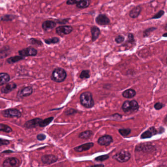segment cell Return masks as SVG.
<instances>
[{"mask_svg":"<svg viewBox=\"0 0 167 167\" xmlns=\"http://www.w3.org/2000/svg\"><path fill=\"white\" fill-rule=\"evenodd\" d=\"M80 100L81 105L87 109L92 108L95 104L92 94L89 91L81 93L80 95Z\"/></svg>","mask_w":167,"mask_h":167,"instance_id":"1","label":"cell"},{"mask_svg":"<svg viewBox=\"0 0 167 167\" xmlns=\"http://www.w3.org/2000/svg\"><path fill=\"white\" fill-rule=\"evenodd\" d=\"M67 77V72L63 68L58 67L54 70L52 72L51 79L56 82H63Z\"/></svg>","mask_w":167,"mask_h":167,"instance_id":"2","label":"cell"},{"mask_svg":"<svg viewBox=\"0 0 167 167\" xmlns=\"http://www.w3.org/2000/svg\"><path fill=\"white\" fill-rule=\"evenodd\" d=\"M139 108L138 104L135 100L125 101L122 106V109L125 113L137 111Z\"/></svg>","mask_w":167,"mask_h":167,"instance_id":"3","label":"cell"},{"mask_svg":"<svg viewBox=\"0 0 167 167\" xmlns=\"http://www.w3.org/2000/svg\"><path fill=\"white\" fill-rule=\"evenodd\" d=\"M113 158L119 162H126L130 160L131 158V154L128 151H121L114 155Z\"/></svg>","mask_w":167,"mask_h":167,"instance_id":"4","label":"cell"},{"mask_svg":"<svg viewBox=\"0 0 167 167\" xmlns=\"http://www.w3.org/2000/svg\"><path fill=\"white\" fill-rule=\"evenodd\" d=\"M37 50L32 47L25 48L18 51L19 56L24 57L27 56H35L37 54Z\"/></svg>","mask_w":167,"mask_h":167,"instance_id":"5","label":"cell"},{"mask_svg":"<svg viewBox=\"0 0 167 167\" xmlns=\"http://www.w3.org/2000/svg\"><path fill=\"white\" fill-rule=\"evenodd\" d=\"M2 114L6 118H20L22 116V113L19 110L16 109H9L3 110Z\"/></svg>","mask_w":167,"mask_h":167,"instance_id":"6","label":"cell"},{"mask_svg":"<svg viewBox=\"0 0 167 167\" xmlns=\"http://www.w3.org/2000/svg\"><path fill=\"white\" fill-rule=\"evenodd\" d=\"M73 28L71 26H59L56 29V33L60 36H63L65 35H69L73 32Z\"/></svg>","mask_w":167,"mask_h":167,"instance_id":"7","label":"cell"},{"mask_svg":"<svg viewBox=\"0 0 167 167\" xmlns=\"http://www.w3.org/2000/svg\"><path fill=\"white\" fill-rule=\"evenodd\" d=\"M33 93V88L32 86H26L22 89L18 91L17 94V98L18 99H21L23 98L30 96Z\"/></svg>","mask_w":167,"mask_h":167,"instance_id":"8","label":"cell"},{"mask_svg":"<svg viewBox=\"0 0 167 167\" xmlns=\"http://www.w3.org/2000/svg\"><path fill=\"white\" fill-rule=\"evenodd\" d=\"M20 162L18 159L15 157L8 158L4 161L3 167H19Z\"/></svg>","mask_w":167,"mask_h":167,"instance_id":"9","label":"cell"},{"mask_svg":"<svg viewBox=\"0 0 167 167\" xmlns=\"http://www.w3.org/2000/svg\"><path fill=\"white\" fill-rule=\"evenodd\" d=\"M95 22L99 26H106L110 24V20L106 15L100 14L95 18Z\"/></svg>","mask_w":167,"mask_h":167,"instance_id":"10","label":"cell"},{"mask_svg":"<svg viewBox=\"0 0 167 167\" xmlns=\"http://www.w3.org/2000/svg\"><path fill=\"white\" fill-rule=\"evenodd\" d=\"M43 120L39 118H36L35 119H32L27 120L24 124V127L27 129L35 128L37 126H39Z\"/></svg>","mask_w":167,"mask_h":167,"instance_id":"11","label":"cell"},{"mask_svg":"<svg viewBox=\"0 0 167 167\" xmlns=\"http://www.w3.org/2000/svg\"><path fill=\"white\" fill-rule=\"evenodd\" d=\"M17 85L15 83L12 82L8 83L5 86H3L1 88V93L4 94H7L12 92V91L16 89Z\"/></svg>","mask_w":167,"mask_h":167,"instance_id":"12","label":"cell"},{"mask_svg":"<svg viewBox=\"0 0 167 167\" xmlns=\"http://www.w3.org/2000/svg\"><path fill=\"white\" fill-rule=\"evenodd\" d=\"M58 158L56 155L46 154L41 157V161L45 164H51L57 161Z\"/></svg>","mask_w":167,"mask_h":167,"instance_id":"13","label":"cell"},{"mask_svg":"<svg viewBox=\"0 0 167 167\" xmlns=\"http://www.w3.org/2000/svg\"><path fill=\"white\" fill-rule=\"evenodd\" d=\"M113 142L111 136L106 135L100 137L98 140V143L99 145L103 146H109Z\"/></svg>","mask_w":167,"mask_h":167,"instance_id":"14","label":"cell"},{"mask_svg":"<svg viewBox=\"0 0 167 167\" xmlns=\"http://www.w3.org/2000/svg\"><path fill=\"white\" fill-rule=\"evenodd\" d=\"M159 133L156 129L154 127H151L149 128L147 131L142 134L141 136V138L142 139H144L146 138H149L152 137L153 136Z\"/></svg>","mask_w":167,"mask_h":167,"instance_id":"15","label":"cell"},{"mask_svg":"<svg viewBox=\"0 0 167 167\" xmlns=\"http://www.w3.org/2000/svg\"><path fill=\"white\" fill-rule=\"evenodd\" d=\"M56 25V23L54 21L46 20L42 24V27L45 32H49L54 29Z\"/></svg>","mask_w":167,"mask_h":167,"instance_id":"16","label":"cell"},{"mask_svg":"<svg viewBox=\"0 0 167 167\" xmlns=\"http://www.w3.org/2000/svg\"><path fill=\"white\" fill-rule=\"evenodd\" d=\"M94 146L93 143H87L85 144H81L74 148V150L77 152H82L85 151H87L90 149Z\"/></svg>","mask_w":167,"mask_h":167,"instance_id":"17","label":"cell"},{"mask_svg":"<svg viewBox=\"0 0 167 167\" xmlns=\"http://www.w3.org/2000/svg\"><path fill=\"white\" fill-rule=\"evenodd\" d=\"M90 31L92 35V41L94 42L99 37L101 34V30L98 27L93 26L91 27Z\"/></svg>","mask_w":167,"mask_h":167,"instance_id":"18","label":"cell"},{"mask_svg":"<svg viewBox=\"0 0 167 167\" xmlns=\"http://www.w3.org/2000/svg\"><path fill=\"white\" fill-rule=\"evenodd\" d=\"M11 80L9 74L6 73H1L0 74V86H2L8 84Z\"/></svg>","mask_w":167,"mask_h":167,"instance_id":"19","label":"cell"},{"mask_svg":"<svg viewBox=\"0 0 167 167\" xmlns=\"http://www.w3.org/2000/svg\"><path fill=\"white\" fill-rule=\"evenodd\" d=\"M11 49L8 46H5L1 49L0 51V58H5L7 57L11 53Z\"/></svg>","mask_w":167,"mask_h":167,"instance_id":"20","label":"cell"},{"mask_svg":"<svg viewBox=\"0 0 167 167\" xmlns=\"http://www.w3.org/2000/svg\"><path fill=\"white\" fill-rule=\"evenodd\" d=\"M142 8L141 6H136L133 8L130 12V16L132 18H136L139 16L142 11Z\"/></svg>","mask_w":167,"mask_h":167,"instance_id":"21","label":"cell"},{"mask_svg":"<svg viewBox=\"0 0 167 167\" xmlns=\"http://www.w3.org/2000/svg\"><path fill=\"white\" fill-rule=\"evenodd\" d=\"M136 95V92L134 89H129L125 90L122 93L123 96L125 98L127 99H131L135 96Z\"/></svg>","mask_w":167,"mask_h":167,"instance_id":"22","label":"cell"},{"mask_svg":"<svg viewBox=\"0 0 167 167\" xmlns=\"http://www.w3.org/2000/svg\"><path fill=\"white\" fill-rule=\"evenodd\" d=\"M90 5V1L88 0H81L78 1L75 6L80 9H84L87 8Z\"/></svg>","mask_w":167,"mask_h":167,"instance_id":"23","label":"cell"},{"mask_svg":"<svg viewBox=\"0 0 167 167\" xmlns=\"http://www.w3.org/2000/svg\"><path fill=\"white\" fill-rule=\"evenodd\" d=\"M25 57H23L21 56H11L8 58L6 60V62L8 63L9 64H12L21 61V60L24 59Z\"/></svg>","mask_w":167,"mask_h":167,"instance_id":"24","label":"cell"},{"mask_svg":"<svg viewBox=\"0 0 167 167\" xmlns=\"http://www.w3.org/2000/svg\"><path fill=\"white\" fill-rule=\"evenodd\" d=\"M93 135V132L92 131L88 130L86 131L81 132L78 135V137L82 139H88L90 138Z\"/></svg>","mask_w":167,"mask_h":167,"instance_id":"25","label":"cell"},{"mask_svg":"<svg viewBox=\"0 0 167 167\" xmlns=\"http://www.w3.org/2000/svg\"><path fill=\"white\" fill-rule=\"evenodd\" d=\"M44 41L46 44L48 45L57 44L60 42V39L57 37H53L48 39H44Z\"/></svg>","mask_w":167,"mask_h":167,"instance_id":"26","label":"cell"},{"mask_svg":"<svg viewBox=\"0 0 167 167\" xmlns=\"http://www.w3.org/2000/svg\"><path fill=\"white\" fill-rule=\"evenodd\" d=\"M27 42L29 44H32L33 45L36 46H39L41 47L43 46V43L40 40L35 38H29L27 40Z\"/></svg>","mask_w":167,"mask_h":167,"instance_id":"27","label":"cell"},{"mask_svg":"<svg viewBox=\"0 0 167 167\" xmlns=\"http://www.w3.org/2000/svg\"><path fill=\"white\" fill-rule=\"evenodd\" d=\"M16 15L6 14L1 17V21L3 22L12 21L16 19Z\"/></svg>","mask_w":167,"mask_h":167,"instance_id":"28","label":"cell"},{"mask_svg":"<svg viewBox=\"0 0 167 167\" xmlns=\"http://www.w3.org/2000/svg\"><path fill=\"white\" fill-rule=\"evenodd\" d=\"M80 78L82 80L84 79H88L90 78V71L88 70H84L81 71L80 75Z\"/></svg>","mask_w":167,"mask_h":167,"instance_id":"29","label":"cell"},{"mask_svg":"<svg viewBox=\"0 0 167 167\" xmlns=\"http://www.w3.org/2000/svg\"><path fill=\"white\" fill-rule=\"evenodd\" d=\"M53 120H54L53 117L46 118L41 122L40 124L39 125V127H41V128H44V127H46L53 121Z\"/></svg>","mask_w":167,"mask_h":167,"instance_id":"30","label":"cell"},{"mask_svg":"<svg viewBox=\"0 0 167 167\" xmlns=\"http://www.w3.org/2000/svg\"><path fill=\"white\" fill-rule=\"evenodd\" d=\"M142 146L140 145L139 147H137V148L136 149V151H142V149H146L145 151L146 152H147L148 151H151L152 149H154V147L151 146V145H149V144H142Z\"/></svg>","mask_w":167,"mask_h":167,"instance_id":"31","label":"cell"},{"mask_svg":"<svg viewBox=\"0 0 167 167\" xmlns=\"http://www.w3.org/2000/svg\"><path fill=\"white\" fill-rule=\"evenodd\" d=\"M0 131L6 133H11L12 131V128L7 125L1 123L0 125Z\"/></svg>","mask_w":167,"mask_h":167,"instance_id":"32","label":"cell"},{"mask_svg":"<svg viewBox=\"0 0 167 167\" xmlns=\"http://www.w3.org/2000/svg\"><path fill=\"white\" fill-rule=\"evenodd\" d=\"M119 132L120 135H122L123 137H126L129 135L131 132V130L130 128H125V129H120L119 130Z\"/></svg>","mask_w":167,"mask_h":167,"instance_id":"33","label":"cell"},{"mask_svg":"<svg viewBox=\"0 0 167 167\" xmlns=\"http://www.w3.org/2000/svg\"><path fill=\"white\" fill-rule=\"evenodd\" d=\"M109 158V155L105 154V155H101L95 158V161H98V162H102V161H105L106 160H107Z\"/></svg>","mask_w":167,"mask_h":167,"instance_id":"34","label":"cell"},{"mask_svg":"<svg viewBox=\"0 0 167 167\" xmlns=\"http://www.w3.org/2000/svg\"><path fill=\"white\" fill-rule=\"evenodd\" d=\"M70 20V18H65L62 19H56L54 21L56 22V24L60 25H65L68 23Z\"/></svg>","mask_w":167,"mask_h":167,"instance_id":"35","label":"cell"},{"mask_svg":"<svg viewBox=\"0 0 167 167\" xmlns=\"http://www.w3.org/2000/svg\"><path fill=\"white\" fill-rule=\"evenodd\" d=\"M77 112H78V111L75 109H69L64 112V113L67 116H70V115L75 114Z\"/></svg>","mask_w":167,"mask_h":167,"instance_id":"36","label":"cell"},{"mask_svg":"<svg viewBox=\"0 0 167 167\" xmlns=\"http://www.w3.org/2000/svg\"><path fill=\"white\" fill-rule=\"evenodd\" d=\"M156 29V28L154 27H150V28L147 29L144 32V33H143L144 37H147L149 36L151 32H154V30H155Z\"/></svg>","mask_w":167,"mask_h":167,"instance_id":"37","label":"cell"},{"mask_svg":"<svg viewBox=\"0 0 167 167\" xmlns=\"http://www.w3.org/2000/svg\"><path fill=\"white\" fill-rule=\"evenodd\" d=\"M124 40H125V37H124L123 36H122V35H118V36L115 38V42H116L117 44L122 43L123 42Z\"/></svg>","mask_w":167,"mask_h":167,"instance_id":"38","label":"cell"},{"mask_svg":"<svg viewBox=\"0 0 167 167\" xmlns=\"http://www.w3.org/2000/svg\"><path fill=\"white\" fill-rule=\"evenodd\" d=\"M164 14V11H160L159 12H157L156 14L154 15V16L152 17V19H159V18H161V17Z\"/></svg>","mask_w":167,"mask_h":167,"instance_id":"39","label":"cell"},{"mask_svg":"<svg viewBox=\"0 0 167 167\" xmlns=\"http://www.w3.org/2000/svg\"><path fill=\"white\" fill-rule=\"evenodd\" d=\"M164 105L162 103L157 102L154 104V107L156 110H160V109H162L163 107H164Z\"/></svg>","mask_w":167,"mask_h":167,"instance_id":"40","label":"cell"},{"mask_svg":"<svg viewBox=\"0 0 167 167\" xmlns=\"http://www.w3.org/2000/svg\"><path fill=\"white\" fill-rule=\"evenodd\" d=\"M36 138L39 141H43L46 138V136L44 134H39L37 136Z\"/></svg>","mask_w":167,"mask_h":167,"instance_id":"41","label":"cell"},{"mask_svg":"<svg viewBox=\"0 0 167 167\" xmlns=\"http://www.w3.org/2000/svg\"><path fill=\"white\" fill-rule=\"evenodd\" d=\"M78 2V1L77 0H68L67 1L66 4L68 5H76Z\"/></svg>","mask_w":167,"mask_h":167,"instance_id":"42","label":"cell"},{"mask_svg":"<svg viewBox=\"0 0 167 167\" xmlns=\"http://www.w3.org/2000/svg\"><path fill=\"white\" fill-rule=\"evenodd\" d=\"M10 142L8 140H4L3 139H1V142H0V144L1 146H3V145H8L9 144Z\"/></svg>","mask_w":167,"mask_h":167,"instance_id":"43","label":"cell"},{"mask_svg":"<svg viewBox=\"0 0 167 167\" xmlns=\"http://www.w3.org/2000/svg\"><path fill=\"white\" fill-rule=\"evenodd\" d=\"M134 41V35L132 33H129L128 35V42L132 43Z\"/></svg>","mask_w":167,"mask_h":167,"instance_id":"44","label":"cell"},{"mask_svg":"<svg viewBox=\"0 0 167 167\" xmlns=\"http://www.w3.org/2000/svg\"><path fill=\"white\" fill-rule=\"evenodd\" d=\"M87 167H104L103 164H99V165H95L90 166Z\"/></svg>","mask_w":167,"mask_h":167,"instance_id":"45","label":"cell"},{"mask_svg":"<svg viewBox=\"0 0 167 167\" xmlns=\"http://www.w3.org/2000/svg\"><path fill=\"white\" fill-rule=\"evenodd\" d=\"M12 152H14V151H11V150H7V151H3V152H2V154H10V153H12Z\"/></svg>","mask_w":167,"mask_h":167,"instance_id":"46","label":"cell"},{"mask_svg":"<svg viewBox=\"0 0 167 167\" xmlns=\"http://www.w3.org/2000/svg\"><path fill=\"white\" fill-rule=\"evenodd\" d=\"M163 37H167V33H164V35H163Z\"/></svg>","mask_w":167,"mask_h":167,"instance_id":"47","label":"cell"},{"mask_svg":"<svg viewBox=\"0 0 167 167\" xmlns=\"http://www.w3.org/2000/svg\"><path fill=\"white\" fill-rule=\"evenodd\" d=\"M166 29L167 30V24H166Z\"/></svg>","mask_w":167,"mask_h":167,"instance_id":"48","label":"cell"},{"mask_svg":"<svg viewBox=\"0 0 167 167\" xmlns=\"http://www.w3.org/2000/svg\"><path fill=\"white\" fill-rule=\"evenodd\" d=\"M166 62H167V59H166Z\"/></svg>","mask_w":167,"mask_h":167,"instance_id":"49","label":"cell"}]
</instances>
